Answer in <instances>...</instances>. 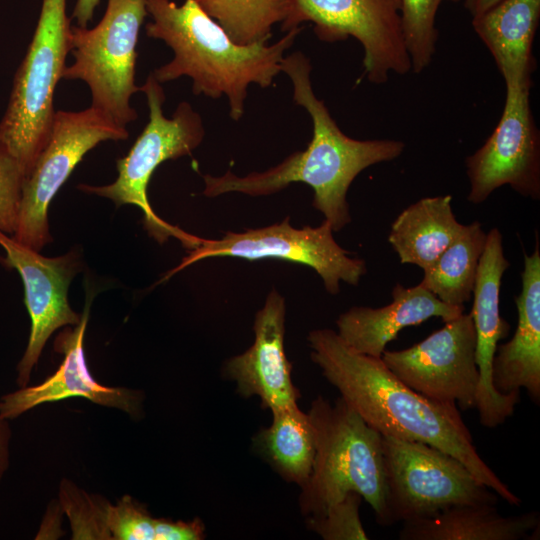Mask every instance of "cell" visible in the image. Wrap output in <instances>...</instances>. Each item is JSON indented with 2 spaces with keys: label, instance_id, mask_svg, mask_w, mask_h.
Listing matches in <instances>:
<instances>
[{
  "label": "cell",
  "instance_id": "cell-1",
  "mask_svg": "<svg viewBox=\"0 0 540 540\" xmlns=\"http://www.w3.org/2000/svg\"><path fill=\"white\" fill-rule=\"evenodd\" d=\"M307 340L311 360L323 377L369 426L384 436L423 442L448 453L508 504L521 505L477 452L456 404L417 393L381 358L353 351L332 329L312 330Z\"/></svg>",
  "mask_w": 540,
  "mask_h": 540
},
{
  "label": "cell",
  "instance_id": "cell-2",
  "mask_svg": "<svg viewBox=\"0 0 540 540\" xmlns=\"http://www.w3.org/2000/svg\"><path fill=\"white\" fill-rule=\"evenodd\" d=\"M310 60L296 51L281 61V72L291 80L293 100L310 115L313 135L306 149L296 151L281 163L263 172L237 176L206 174L203 194L206 197L238 192L249 196L277 193L291 183H304L314 192L312 205L333 229L339 232L351 223L347 192L364 169L398 158L405 144L393 139L357 140L345 135L319 100L311 83Z\"/></svg>",
  "mask_w": 540,
  "mask_h": 540
},
{
  "label": "cell",
  "instance_id": "cell-3",
  "mask_svg": "<svg viewBox=\"0 0 540 540\" xmlns=\"http://www.w3.org/2000/svg\"><path fill=\"white\" fill-rule=\"evenodd\" d=\"M145 4L152 17L146 35L164 41L174 53L171 61L152 72L155 79L165 83L187 76L195 95L212 99L225 95L235 121L244 114L248 87L272 85L281 72L284 53L302 31L300 26L291 29L271 45L267 41L238 45L196 0H185L180 6L171 0H145Z\"/></svg>",
  "mask_w": 540,
  "mask_h": 540
},
{
  "label": "cell",
  "instance_id": "cell-4",
  "mask_svg": "<svg viewBox=\"0 0 540 540\" xmlns=\"http://www.w3.org/2000/svg\"><path fill=\"white\" fill-rule=\"evenodd\" d=\"M308 415L316 451L311 474L300 488L301 514L321 516L349 492H356L371 506L376 522L387 526L382 434L341 397L331 403L317 396Z\"/></svg>",
  "mask_w": 540,
  "mask_h": 540
},
{
  "label": "cell",
  "instance_id": "cell-5",
  "mask_svg": "<svg viewBox=\"0 0 540 540\" xmlns=\"http://www.w3.org/2000/svg\"><path fill=\"white\" fill-rule=\"evenodd\" d=\"M141 91L146 95L149 121L126 156L117 160L118 177L104 186L80 184L83 192L108 198L116 207L130 204L143 214L145 229L159 243L170 237L188 249L198 246L202 238L189 234L161 219L152 209L147 189L152 174L166 160L191 155L203 141L205 130L200 115L192 106L179 103L171 118L163 114L164 90L150 73Z\"/></svg>",
  "mask_w": 540,
  "mask_h": 540
},
{
  "label": "cell",
  "instance_id": "cell-6",
  "mask_svg": "<svg viewBox=\"0 0 540 540\" xmlns=\"http://www.w3.org/2000/svg\"><path fill=\"white\" fill-rule=\"evenodd\" d=\"M70 30L66 0H43L0 122V138L22 165L25 177L51 134L56 112L54 91L70 52Z\"/></svg>",
  "mask_w": 540,
  "mask_h": 540
},
{
  "label": "cell",
  "instance_id": "cell-7",
  "mask_svg": "<svg viewBox=\"0 0 540 540\" xmlns=\"http://www.w3.org/2000/svg\"><path fill=\"white\" fill-rule=\"evenodd\" d=\"M145 0H108L105 14L93 28L71 26L70 53L62 78L84 81L91 92V107L116 126L137 119L131 107L135 83L136 46L147 15Z\"/></svg>",
  "mask_w": 540,
  "mask_h": 540
},
{
  "label": "cell",
  "instance_id": "cell-8",
  "mask_svg": "<svg viewBox=\"0 0 540 540\" xmlns=\"http://www.w3.org/2000/svg\"><path fill=\"white\" fill-rule=\"evenodd\" d=\"M387 526L499 496L458 459L429 444L382 435Z\"/></svg>",
  "mask_w": 540,
  "mask_h": 540
},
{
  "label": "cell",
  "instance_id": "cell-9",
  "mask_svg": "<svg viewBox=\"0 0 540 540\" xmlns=\"http://www.w3.org/2000/svg\"><path fill=\"white\" fill-rule=\"evenodd\" d=\"M211 257L246 260L278 259L311 267L329 294L337 295L340 281L356 286L367 272L363 259L349 256L333 237L331 224L294 228L286 217L282 222L242 232L227 231L219 239L202 238L201 243L170 270L162 281L191 264Z\"/></svg>",
  "mask_w": 540,
  "mask_h": 540
},
{
  "label": "cell",
  "instance_id": "cell-10",
  "mask_svg": "<svg viewBox=\"0 0 540 540\" xmlns=\"http://www.w3.org/2000/svg\"><path fill=\"white\" fill-rule=\"evenodd\" d=\"M128 136L126 128L91 106L77 112L56 111L49 140L24 179L13 238L40 252L52 241L48 208L77 164L100 142Z\"/></svg>",
  "mask_w": 540,
  "mask_h": 540
},
{
  "label": "cell",
  "instance_id": "cell-11",
  "mask_svg": "<svg viewBox=\"0 0 540 540\" xmlns=\"http://www.w3.org/2000/svg\"><path fill=\"white\" fill-rule=\"evenodd\" d=\"M291 11L281 23L287 32L312 22L316 36L325 42L354 37L364 49V74L373 84H383L390 72L411 70L400 17V0H291Z\"/></svg>",
  "mask_w": 540,
  "mask_h": 540
},
{
  "label": "cell",
  "instance_id": "cell-12",
  "mask_svg": "<svg viewBox=\"0 0 540 540\" xmlns=\"http://www.w3.org/2000/svg\"><path fill=\"white\" fill-rule=\"evenodd\" d=\"M475 352L473 319L463 312L409 348L385 350L381 360L417 393L468 410L476 406L479 384Z\"/></svg>",
  "mask_w": 540,
  "mask_h": 540
},
{
  "label": "cell",
  "instance_id": "cell-13",
  "mask_svg": "<svg viewBox=\"0 0 540 540\" xmlns=\"http://www.w3.org/2000/svg\"><path fill=\"white\" fill-rule=\"evenodd\" d=\"M530 88L506 86L497 126L485 143L466 158L469 202L480 204L503 185L539 200L540 133L530 107Z\"/></svg>",
  "mask_w": 540,
  "mask_h": 540
},
{
  "label": "cell",
  "instance_id": "cell-14",
  "mask_svg": "<svg viewBox=\"0 0 540 540\" xmlns=\"http://www.w3.org/2000/svg\"><path fill=\"white\" fill-rule=\"evenodd\" d=\"M0 247L5 256L3 266L16 270L23 282L24 302L31 321L26 349L17 364L16 383L29 385L44 346L58 329L75 326L82 314L76 313L68 301V289L80 269L79 255L70 251L57 257H45L0 231Z\"/></svg>",
  "mask_w": 540,
  "mask_h": 540
},
{
  "label": "cell",
  "instance_id": "cell-15",
  "mask_svg": "<svg viewBox=\"0 0 540 540\" xmlns=\"http://www.w3.org/2000/svg\"><path fill=\"white\" fill-rule=\"evenodd\" d=\"M86 302L81 322L64 328L55 338L54 349L63 355L58 369L38 385H28L3 395L0 398L3 418L12 420L41 404L71 397H82L101 406L119 409L133 419L142 417V391L103 385L88 369L84 339L91 301Z\"/></svg>",
  "mask_w": 540,
  "mask_h": 540
},
{
  "label": "cell",
  "instance_id": "cell-16",
  "mask_svg": "<svg viewBox=\"0 0 540 540\" xmlns=\"http://www.w3.org/2000/svg\"><path fill=\"white\" fill-rule=\"evenodd\" d=\"M510 266L504 255L502 235L497 228L487 233L484 251L479 259L470 312L476 333V363L479 384L475 408L480 424L495 428L514 414L520 391L501 394L492 383V364L498 342L510 330L500 316L499 296L502 277Z\"/></svg>",
  "mask_w": 540,
  "mask_h": 540
},
{
  "label": "cell",
  "instance_id": "cell-17",
  "mask_svg": "<svg viewBox=\"0 0 540 540\" xmlns=\"http://www.w3.org/2000/svg\"><path fill=\"white\" fill-rule=\"evenodd\" d=\"M285 320V299L272 289L255 315L252 345L228 359L222 368L223 376L235 382L239 395L257 396L262 409L270 411L298 405L301 396L284 349Z\"/></svg>",
  "mask_w": 540,
  "mask_h": 540
},
{
  "label": "cell",
  "instance_id": "cell-18",
  "mask_svg": "<svg viewBox=\"0 0 540 540\" xmlns=\"http://www.w3.org/2000/svg\"><path fill=\"white\" fill-rule=\"evenodd\" d=\"M391 295L392 301L386 306H355L338 317L337 334L353 351L381 358L387 344L396 339L402 329L419 325L432 317L447 322L465 310L464 306L442 302L420 284L405 287L398 283Z\"/></svg>",
  "mask_w": 540,
  "mask_h": 540
},
{
  "label": "cell",
  "instance_id": "cell-19",
  "mask_svg": "<svg viewBox=\"0 0 540 540\" xmlns=\"http://www.w3.org/2000/svg\"><path fill=\"white\" fill-rule=\"evenodd\" d=\"M521 292L515 297L518 322L513 337L498 344L492 364L495 390L508 394L525 389L535 403L540 400V250L524 254Z\"/></svg>",
  "mask_w": 540,
  "mask_h": 540
},
{
  "label": "cell",
  "instance_id": "cell-20",
  "mask_svg": "<svg viewBox=\"0 0 540 540\" xmlns=\"http://www.w3.org/2000/svg\"><path fill=\"white\" fill-rule=\"evenodd\" d=\"M540 22V0H502L472 17V26L490 51L505 86H532L536 61L532 46Z\"/></svg>",
  "mask_w": 540,
  "mask_h": 540
},
{
  "label": "cell",
  "instance_id": "cell-21",
  "mask_svg": "<svg viewBox=\"0 0 540 540\" xmlns=\"http://www.w3.org/2000/svg\"><path fill=\"white\" fill-rule=\"evenodd\" d=\"M536 511L502 516L496 505H459L403 522L400 540H520L539 530Z\"/></svg>",
  "mask_w": 540,
  "mask_h": 540
},
{
  "label": "cell",
  "instance_id": "cell-22",
  "mask_svg": "<svg viewBox=\"0 0 540 540\" xmlns=\"http://www.w3.org/2000/svg\"><path fill=\"white\" fill-rule=\"evenodd\" d=\"M451 195L425 197L406 207L391 224L388 241L402 264L427 269L463 228Z\"/></svg>",
  "mask_w": 540,
  "mask_h": 540
},
{
  "label": "cell",
  "instance_id": "cell-23",
  "mask_svg": "<svg viewBox=\"0 0 540 540\" xmlns=\"http://www.w3.org/2000/svg\"><path fill=\"white\" fill-rule=\"evenodd\" d=\"M272 423L253 438V448L285 481L307 482L316 451L315 430L298 405L271 411Z\"/></svg>",
  "mask_w": 540,
  "mask_h": 540
},
{
  "label": "cell",
  "instance_id": "cell-24",
  "mask_svg": "<svg viewBox=\"0 0 540 540\" xmlns=\"http://www.w3.org/2000/svg\"><path fill=\"white\" fill-rule=\"evenodd\" d=\"M486 239L487 233L480 222L463 225L451 244L423 270L419 284L446 304L464 306L473 293Z\"/></svg>",
  "mask_w": 540,
  "mask_h": 540
},
{
  "label": "cell",
  "instance_id": "cell-25",
  "mask_svg": "<svg viewBox=\"0 0 540 540\" xmlns=\"http://www.w3.org/2000/svg\"><path fill=\"white\" fill-rule=\"evenodd\" d=\"M238 45L267 41L272 27L284 22L291 0H196Z\"/></svg>",
  "mask_w": 540,
  "mask_h": 540
},
{
  "label": "cell",
  "instance_id": "cell-26",
  "mask_svg": "<svg viewBox=\"0 0 540 540\" xmlns=\"http://www.w3.org/2000/svg\"><path fill=\"white\" fill-rule=\"evenodd\" d=\"M444 1L462 0H400L402 33L414 73L422 72L433 59L438 38L436 15Z\"/></svg>",
  "mask_w": 540,
  "mask_h": 540
},
{
  "label": "cell",
  "instance_id": "cell-27",
  "mask_svg": "<svg viewBox=\"0 0 540 540\" xmlns=\"http://www.w3.org/2000/svg\"><path fill=\"white\" fill-rule=\"evenodd\" d=\"M108 501L78 488L69 480H63L59 488L61 510L70 520L72 539L111 540L106 526Z\"/></svg>",
  "mask_w": 540,
  "mask_h": 540
},
{
  "label": "cell",
  "instance_id": "cell-28",
  "mask_svg": "<svg viewBox=\"0 0 540 540\" xmlns=\"http://www.w3.org/2000/svg\"><path fill=\"white\" fill-rule=\"evenodd\" d=\"M362 496L349 492L318 517H306V527L324 540H367L360 519Z\"/></svg>",
  "mask_w": 540,
  "mask_h": 540
},
{
  "label": "cell",
  "instance_id": "cell-29",
  "mask_svg": "<svg viewBox=\"0 0 540 540\" xmlns=\"http://www.w3.org/2000/svg\"><path fill=\"white\" fill-rule=\"evenodd\" d=\"M154 518L147 507L130 495H123L116 504L108 501L106 526L111 540H155Z\"/></svg>",
  "mask_w": 540,
  "mask_h": 540
},
{
  "label": "cell",
  "instance_id": "cell-30",
  "mask_svg": "<svg viewBox=\"0 0 540 540\" xmlns=\"http://www.w3.org/2000/svg\"><path fill=\"white\" fill-rule=\"evenodd\" d=\"M25 172L0 138V231L13 235L18 220Z\"/></svg>",
  "mask_w": 540,
  "mask_h": 540
},
{
  "label": "cell",
  "instance_id": "cell-31",
  "mask_svg": "<svg viewBox=\"0 0 540 540\" xmlns=\"http://www.w3.org/2000/svg\"><path fill=\"white\" fill-rule=\"evenodd\" d=\"M206 538L205 525L200 518L189 521L156 518L155 540H201Z\"/></svg>",
  "mask_w": 540,
  "mask_h": 540
},
{
  "label": "cell",
  "instance_id": "cell-32",
  "mask_svg": "<svg viewBox=\"0 0 540 540\" xmlns=\"http://www.w3.org/2000/svg\"><path fill=\"white\" fill-rule=\"evenodd\" d=\"M9 421L0 415V484L10 465L12 429Z\"/></svg>",
  "mask_w": 540,
  "mask_h": 540
},
{
  "label": "cell",
  "instance_id": "cell-33",
  "mask_svg": "<svg viewBox=\"0 0 540 540\" xmlns=\"http://www.w3.org/2000/svg\"><path fill=\"white\" fill-rule=\"evenodd\" d=\"M100 0H77L72 12V18L77 21V26L87 27L92 20L96 6Z\"/></svg>",
  "mask_w": 540,
  "mask_h": 540
},
{
  "label": "cell",
  "instance_id": "cell-34",
  "mask_svg": "<svg viewBox=\"0 0 540 540\" xmlns=\"http://www.w3.org/2000/svg\"><path fill=\"white\" fill-rule=\"evenodd\" d=\"M471 17L482 14L502 0H462Z\"/></svg>",
  "mask_w": 540,
  "mask_h": 540
}]
</instances>
